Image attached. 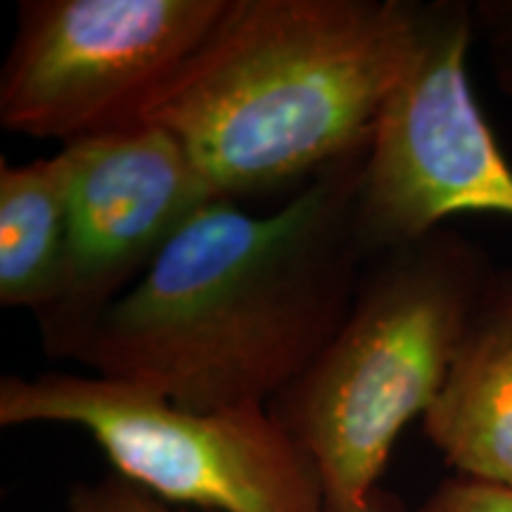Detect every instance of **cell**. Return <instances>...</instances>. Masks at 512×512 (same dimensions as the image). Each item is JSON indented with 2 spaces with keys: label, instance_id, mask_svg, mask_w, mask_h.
I'll return each mask as SVG.
<instances>
[{
  "label": "cell",
  "instance_id": "obj_1",
  "mask_svg": "<svg viewBox=\"0 0 512 512\" xmlns=\"http://www.w3.org/2000/svg\"><path fill=\"white\" fill-rule=\"evenodd\" d=\"M368 143L268 216L204 204L74 361L188 411L268 408L354 304L370 261L356 228Z\"/></svg>",
  "mask_w": 512,
  "mask_h": 512
},
{
  "label": "cell",
  "instance_id": "obj_2",
  "mask_svg": "<svg viewBox=\"0 0 512 512\" xmlns=\"http://www.w3.org/2000/svg\"><path fill=\"white\" fill-rule=\"evenodd\" d=\"M422 3L230 0L147 107L219 200L306 185L368 143L406 74Z\"/></svg>",
  "mask_w": 512,
  "mask_h": 512
},
{
  "label": "cell",
  "instance_id": "obj_3",
  "mask_svg": "<svg viewBox=\"0 0 512 512\" xmlns=\"http://www.w3.org/2000/svg\"><path fill=\"white\" fill-rule=\"evenodd\" d=\"M491 273L484 249L446 228L375 256L337 335L268 403L316 463L328 512L377 489L403 427L437 401Z\"/></svg>",
  "mask_w": 512,
  "mask_h": 512
},
{
  "label": "cell",
  "instance_id": "obj_4",
  "mask_svg": "<svg viewBox=\"0 0 512 512\" xmlns=\"http://www.w3.org/2000/svg\"><path fill=\"white\" fill-rule=\"evenodd\" d=\"M36 422L88 432L117 475L171 505L328 512L316 463L268 408L197 413L98 375H5L0 425Z\"/></svg>",
  "mask_w": 512,
  "mask_h": 512
},
{
  "label": "cell",
  "instance_id": "obj_5",
  "mask_svg": "<svg viewBox=\"0 0 512 512\" xmlns=\"http://www.w3.org/2000/svg\"><path fill=\"white\" fill-rule=\"evenodd\" d=\"M475 5L422 3L411 64L377 114L356 200L368 259L418 242L456 214L512 219V166L467 72Z\"/></svg>",
  "mask_w": 512,
  "mask_h": 512
},
{
  "label": "cell",
  "instance_id": "obj_6",
  "mask_svg": "<svg viewBox=\"0 0 512 512\" xmlns=\"http://www.w3.org/2000/svg\"><path fill=\"white\" fill-rule=\"evenodd\" d=\"M230 0H24L0 74V126L64 145L143 126Z\"/></svg>",
  "mask_w": 512,
  "mask_h": 512
},
{
  "label": "cell",
  "instance_id": "obj_7",
  "mask_svg": "<svg viewBox=\"0 0 512 512\" xmlns=\"http://www.w3.org/2000/svg\"><path fill=\"white\" fill-rule=\"evenodd\" d=\"M62 150L69 164L67 266L55 302L36 320L46 354L74 361L102 313L219 197L164 128L143 124Z\"/></svg>",
  "mask_w": 512,
  "mask_h": 512
},
{
  "label": "cell",
  "instance_id": "obj_8",
  "mask_svg": "<svg viewBox=\"0 0 512 512\" xmlns=\"http://www.w3.org/2000/svg\"><path fill=\"white\" fill-rule=\"evenodd\" d=\"M422 430L456 475L512 489V268L486 280Z\"/></svg>",
  "mask_w": 512,
  "mask_h": 512
},
{
  "label": "cell",
  "instance_id": "obj_9",
  "mask_svg": "<svg viewBox=\"0 0 512 512\" xmlns=\"http://www.w3.org/2000/svg\"><path fill=\"white\" fill-rule=\"evenodd\" d=\"M69 252V164L64 150L0 164V304L41 316L60 292Z\"/></svg>",
  "mask_w": 512,
  "mask_h": 512
},
{
  "label": "cell",
  "instance_id": "obj_10",
  "mask_svg": "<svg viewBox=\"0 0 512 512\" xmlns=\"http://www.w3.org/2000/svg\"><path fill=\"white\" fill-rule=\"evenodd\" d=\"M67 512H183L131 479L107 472L91 484H76L69 491Z\"/></svg>",
  "mask_w": 512,
  "mask_h": 512
},
{
  "label": "cell",
  "instance_id": "obj_11",
  "mask_svg": "<svg viewBox=\"0 0 512 512\" xmlns=\"http://www.w3.org/2000/svg\"><path fill=\"white\" fill-rule=\"evenodd\" d=\"M411 512H512V489L456 475Z\"/></svg>",
  "mask_w": 512,
  "mask_h": 512
},
{
  "label": "cell",
  "instance_id": "obj_12",
  "mask_svg": "<svg viewBox=\"0 0 512 512\" xmlns=\"http://www.w3.org/2000/svg\"><path fill=\"white\" fill-rule=\"evenodd\" d=\"M475 27L484 36L498 88L512 98V0L477 3Z\"/></svg>",
  "mask_w": 512,
  "mask_h": 512
},
{
  "label": "cell",
  "instance_id": "obj_13",
  "mask_svg": "<svg viewBox=\"0 0 512 512\" xmlns=\"http://www.w3.org/2000/svg\"><path fill=\"white\" fill-rule=\"evenodd\" d=\"M351 512H411L403 505L399 496H394L392 491H384L377 486V489L370 491V496L363 501L358 508Z\"/></svg>",
  "mask_w": 512,
  "mask_h": 512
}]
</instances>
